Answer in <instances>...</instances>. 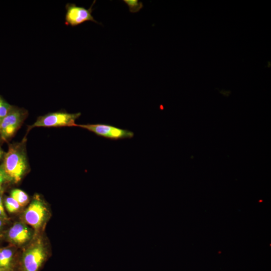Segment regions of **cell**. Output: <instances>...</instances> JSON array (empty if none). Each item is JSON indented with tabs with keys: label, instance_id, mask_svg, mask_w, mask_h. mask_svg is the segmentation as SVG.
I'll return each instance as SVG.
<instances>
[{
	"label": "cell",
	"instance_id": "1",
	"mask_svg": "<svg viewBox=\"0 0 271 271\" xmlns=\"http://www.w3.org/2000/svg\"><path fill=\"white\" fill-rule=\"evenodd\" d=\"M2 166L9 180L15 183L21 180L28 169L26 139L9 146Z\"/></svg>",
	"mask_w": 271,
	"mask_h": 271
},
{
	"label": "cell",
	"instance_id": "2",
	"mask_svg": "<svg viewBox=\"0 0 271 271\" xmlns=\"http://www.w3.org/2000/svg\"><path fill=\"white\" fill-rule=\"evenodd\" d=\"M80 112L70 113L65 111L51 112L39 116L29 128L36 127L75 126L76 120Z\"/></svg>",
	"mask_w": 271,
	"mask_h": 271
},
{
	"label": "cell",
	"instance_id": "3",
	"mask_svg": "<svg viewBox=\"0 0 271 271\" xmlns=\"http://www.w3.org/2000/svg\"><path fill=\"white\" fill-rule=\"evenodd\" d=\"M27 115L23 108L13 106L8 114L0 122V136L7 141L11 138L22 124Z\"/></svg>",
	"mask_w": 271,
	"mask_h": 271
},
{
	"label": "cell",
	"instance_id": "4",
	"mask_svg": "<svg viewBox=\"0 0 271 271\" xmlns=\"http://www.w3.org/2000/svg\"><path fill=\"white\" fill-rule=\"evenodd\" d=\"M75 126L86 129L98 136L111 140L131 139L134 136V133L131 131L106 124H76Z\"/></svg>",
	"mask_w": 271,
	"mask_h": 271
},
{
	"label": "cell",
	"instance_id": "5",
	"mask_svg": "<svg viewBox=\"0 0 271 271\" xmlns=\"http://www.w3.org/2000/svg\"><path fill=\"white\" fill-rule=\"evenodd\" d=\"M95 3L94 1L88 9L74 4H67L65 7V24L75 27L88 21L98 23L92 15V7Z\"/></svg>",
	"mask_w": 271,
	"mask_h": 271
},
{
	"label": "cell",
	"instance_id": "6",
	"mask_svg": "<svg viewBox=\"0 0 271 271\" xmlns=\"http://www.w3.org/2000/svg\"><path fill=\"white\" fill-rule=\"evenodd\" d=\"M46 258L44 249L36 245L28 249L23 255L20 262L21 271H38Z\"/></svg>",
	"mask_w": 271,
	"mask_h": 271
},
{
	"label": "cell",
	"instance_id": "7",
	"mask_svg": "<svg viewBox=\"0 0 271 271\" xmlns=\"http://www.w3.org/2000/svg\"><path fill=\"white\" fill-rule=\"evenodd\" d=\"M46 208L39 198L34 199L25 212L24 217L28 224L35 228L42 225L46 214Z\"/></svg>",
	"mask_w": 271,
	"mask_h": 271
},
{
	"label": "cell",
	"instance_id": "8",
	"mask_svg": "<svg viewBox=\"0 0 271 271\" xmlns=\"http://www.w3.org/2000/svg\"><path fill=\"white\" fill-rule=\"evenodd\" d=\"M30 229L25 224L21 223H15L9 230L8 237L16 243L22 244L27 241L31 237Z\"/></svg>",
	"mask_w": 271,
	"mask_h": 271
},
{
	"label": "cell",
	"instance_id": "9",
	"mask_svg": "<svg viewBox=\"0 0 271 271\" xmlns=\"http://www.w3.org/2000/svg\"><path fill=\"white\" fill-rule=\"evenodd\" d=\"M14 254L11 249H3L0 250V268L13 269V262Z\"/></svg>",
	"mask_w": 271,
	"mask_h": 271
},
{
	"label": "cell",
	"instance_id": "10",
	"mask_svg": "<svg viewBox=\"0 0 271 271\" xmlns=\"http://www.w3.org/2000/svg\"><path fill=\"white\" fill-rule=\"evenodd\" d=\"M11 197L14 199L20 206H24L29 202L28 195L20 189L13 190L11 193Z\"/></svg>",
	"mask_w": 271,
	"mask_h": 271
},
{
	"label": "cell",
	"instance_id": "11",
	"mask_svg": "<svg viewBox=\"0 0 271 271\" xmlns=\"http://www.w3.org/2000/svg\"><path fill=\"white\" fill-rule=\"evenodd\" d=\"M5 206L8 212L13 213L17 211L20 207L19 204L12 197H7L5 201Z\"/></svg>",
	"mask_w": 271,
	"mask_h": 271
},
{
	"label": "cell",
	"instance_id": "12",
	"mask_svg": "<svg viewBox=\"0 0 271 271\" xmlns=\"http://www.w3.org/2000/svg\"><path fill=\"white\" fill-rule=\"evenodd\" d=\"M12 107L0 96V122L8 114Z\"/></svg>",
	"mask_w": 271,
	"mask_h": 271
},
{
	"label": "cell",
	"instance_id": "13",
	"mask_svg": "<svg viewBox=\"0 0 271 271\" xmlns=\"http://www.w3.org/2000/svg\"><path fill=\"white\" fill-rule=\"evenodd\" d=\"M124 2L129 7L130 12L132 13L138 12L143 7L142 3L139 2L138 1H124Z\"/></svg>",
	"mask_w": 271,
	"mask_h": 271
},
{
	"label": "cell",
	"instance_id": "14",
	"mask_svg": "<svg viewBox=\"0 0 271 271\" xmlns=\"http://www.w3.org/2000/svg\"><path fill=\"white\" fill-rule=\"evenodd\" d=\"M7 180H9L8 177L6 174L2 166H0V190L2 188V184Z\"/></svg>",
	"mask_w": 271,
	"mask_h": 271
},
{
	"label": "cell",
	"instance_id": "15",
	"mask_svg": "<svg viewBox=\"0 0 271 271\" xmlns=\"http://www.w3.org/2000/svg\"><path fill=\"white\" fill-rule=\"evenodd\" d=\"M0 217L2 218L6 219L7 217L6 214L5 212L4 208L0 207Z\"/></svg>",
	"mask_w": 271,
	"mask_h": 271
},
{
	"label": "cell",
	"instance_id": "16",
	"mask_svg": "<svg viewBox=\"0 0 271 271\" xmlns=\"http://www.w3.org/2000/svg\"><path fill=\"white\" fill-rule=\"evenodd\" d=\"M4 156V152L0 147V159H2Z\"/></svg>",
	"mask_w": 271,
	"mask_h": 271
},
{
	"label": "cell",
	"instance_id": "17",
	"mask_svg": "<svg viewBox=\"0 0 271 271\" xmlns=\"http://www.w3.org/2000/svg\"><path fill=\"white\" fill-rule=\"evenodd\" d=\"M0 271H14V269L4 268H0Z\"/></svg>",
	"mask_w": 271,
	"mask_h": 271
},
{
	"label": "cell",
	"instance_id": "18",
	"mask_svg": "<svg viewBox=\"0 0 271 271\" xmlns=\"http://www.w3.org/2000/svg\"><path fill=\"white\" fill-rule=\"evenodd\" d=\"M1 218H2L0 217V230H1L2 227V221Z\"/></svg>",
	"mask_w": 271,
	"mask_h": 271
}]
</instances>
